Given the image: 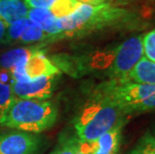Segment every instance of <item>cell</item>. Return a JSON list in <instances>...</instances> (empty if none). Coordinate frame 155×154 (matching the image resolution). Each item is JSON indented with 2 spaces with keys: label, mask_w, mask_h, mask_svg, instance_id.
<instances>
[{
  "label": "cell",
  "mask_w": 155,
  "mask_h": 154,
  "mask_svg": "<svg viewBox=\"0 0 155 154\" xmlns=\"http://www.w3.org/2000/svg\"><path fill=\"white\" fill-rule=\"evenodd\" d=\"M146 26L139 13L106 2L99 5L80 4L68 17L57 19L60 37L82 38L107 30H132Z\"/></svg>",
  "instance_id": "obj_1"
},
{
  "label": "cell",
  "mask_w": 155,
  "mask_h": 154,
  "mask_svg": "<svg viewBox=\"0 0 155 154\" xmlns=\"http://www.w3.org/2000/svg\"><path fill=\"white\" fill-rule=\"evenodd\" d=\"M58 118V107L50 100L14 98L0 126L37 134L51 128Z\"/></svg>",
  "instance_id": "obj_2"
},
{
  "label": "cell",
  "mask_w": 155,
  "mask_h": 154,
  "mask_svg": "<svg viewBox=\"0 0 155 154\" xmlns=\"http://www.w3.org/2000/svg\"><path fill=\"white\" fill-rule=\"evenodd\" d=\"M123 112L104 100L91 98L74 120V128L80 141L93 142L107 131L124 123Z\"/></svg>",
  "instance_id": "obj_3"
},
{
  "label": "cell",
  "mask_w": 155,
  "mask_h": 154,
  "mask_svg": "<svg viewBox=\"0 0 155 154\" xmlns=\"http://www.w3.org/2000/svg\"><path fill=\"white\" fill-rule=\"evenodd\" d=\"M143 56L142 35L128 38L115 48L107 76L110 80H127L128 74Z\"/></svg>",
  "instance_id": "obj_4"
},
{
  "label": "cell",
  "mask_w": 155,
  "mask_h": 154,
  "mask_svg": "<svg viewBox=\"0 0 155 154\" xmlns=\"http://www.w3.org/2000/svg\"><path fill=\"white\" fill-rule=\"evenodd\" d=\"M42 144L37 134L19 130L0 134V154H39Z\"/></svg>",
  "instance_id": "obj_5"
},
{
  "label": "cell",
  "mask_w": 155,
  "mask_h": 154,
  "mask_svg": "<svg viewBox=\"0 0 155 154\" xmlns=\"http://www.w3.org/2000/svg\"><path fill=\"white\" fill-rule=\"evenodd\" d=\"M58 76H43L28 82H12L13 96L19 99L47 100L53 94Z\"/></svg>",
  "instance_id": "obj_6"
},
{
  "label": "cell",
  "mask_w": 155,
  "mask_h": 154,
  "mask_svg": "<svg viewBox=\"0 0 155 154\" xmlns=\"http://www.w3.org/2000/svg\"><path fill=\"white\" fill-rule=\"evenodd\" d=\"M25 72L29 80L43 76H59L60 70L45 55L43 49L38 46L28 57L25 64Z\"/></svg>",
  "instance_id": "obj_7"
},
{
  "label": "cell",
  "mask_w": 155,
  "mask_h": 154,
  "mask_svg": "<svg viewBox=\"0 0 155 154\" xmlns=\"http://www.w3.org/2000/svg\"><path fill=\"white\" fill-rule=\"evenodd\" d=\"M27 18L32 24L38 26L47 34L53 37V40H60V31L57 27V19L48 9H30Z\"/></svg>",
  "instance_id": "obj_8"
},
{
  "label": "cell",
  "mask_w": 155,
  "mask_h": 154,
  "mask_svg": "<svg viewBox=\"0 0 155 154\" xmlns=\"http://www.w3.org/2000/svg\"><path fill=\"white\" fill-rule=\"evenodd\" d=\"M28 7L23 0H0V20L7 25L27 17Z\"/></svg>",
  "instance_id": "obj_9"
},
{
  "label": "cell",
  "mask_w": 155,
  "mask_h": 154,
  "mask_svg": "<svg viewBox=\"0 0 155 154\" xmlns=\"http://www.w3.org/2000/svg\"><path fill=\"white\" fill-rule=\"evenodd\" d=\"M123 124L107 131L96 140V148L92 154H118Z\"/></svg>",
  "instance_id": "obj_10"
},
{
  "label": "cell",
  "mask_w": 155,
  "mask_h": 154,
  "mask_svg": "<svg viewBox=\"0 0 155 154\" xmlns=\"http://www.w3.org/2000/svg\"><path fill=\"white\" fill-rule=\"evenodd\" d=\"M127 80L136 83L155 85V62L148 60L143 56L128 74Z\"/></svg>",
  "instance_id": "obj_11"
},
{
  "label": "cell",
  "mask_w": 155,
  "mask_h": 154,
  "mask_svg": "<svg viewBox=\"0 0 155 154\" xmlns=\"http://www.w3.org/2000/svg\"><path fill=\"white\" fill-rule=\"evenodd\" d=\"M37 47V45L31 47H19L4 52L0 55V68L9 70L19 61L27 59Z\"/></svg>",
  "instance_id": "obj_12"
},
{
  "label": "cell",
  "mask_w": 155,
  "mask_h": 154,
  "mask_svg": "<svg viewBox=\"0 0 155 154\" xmlns=\"http://www.w3.org/2000/svg\"><path fill=\"white\" fill-rule=\"evenodd\" d=\"M54 41L51 35L47 34L38 26L31 24L25 29L19 38L18 42L22 44H33L37 42H51Z\"/></svg>",
  "instance_id": "obj_13"
},
{
  "label": "cell",
  "mask_w": 155,
  "mask_h": 154,
  "mask_svg": "<svg viewBox=\"0 0 155 154\" xmlns=\"http://www.w3.org/2000/svg\"><path fill=\"white\" fill-rule=\"evenodd\" d=\"M31 24L32 23L27 17L20 19V20L16 21L12 24H9L7 26V29H6L5 37L4 40H3V45H11L17 43L20 36L25 31V29Z\"/></svg>",
  "instance_id": "obj_14"
},
{
  "label": "cell",
  "mask_w": 155,
  "mask_h": 154,
  "mask_svg": "<svg viewBox=\"0 0 155 154\" xmlns=\"http://www.w3.org/2000/svg\"><path fill=\"white\" fill-rule=\"evenodd\" d=\"M81 3L76 0H55L50 6V11L56 19L68 17L76 11Z\"/></svg>",
  "instance_id": "obj_15"
},
{
  "label": "cell",
  "mask_w": 155,
  "mask_h": 154,
  "mask_svg": "<svg viewBox=\"0 0 155 154\" xmlns=\"http://www.w3.org/2000/svg\"><path fill=\"white\" fill-rule=\"evenodd\" d=\"M128 154H155V134L153 132L144 134Z\"/></svg>",
  "instance_id": "obj_16"
},
{
  "label": "cell",
  "mask_w": 155,
  "mask_h": 154,
  "mask_svg": "<svg viewBox=\"0 0 155 154\" xmlns=\"http://www.w3.org/2000/svg\"><path fill=\"white\" fill-rule=\"evenodd\" d=\"M49 154H84L79 149V141L77 138H64L60 144Z\"/></svg>",
  "instance_id": "obj_17"
},
{
  "label": "cell",
  "mask_w": 155,
  "mask_h": 154,
  "mask_svg": "<svg viewBox=\"0 0 155 154\" xmlns=\"http://www.w3.org/2000/svg\"><path fill=\"white\" fill-rule=\"evenodd\" d=\"M14 98L15 97L13 96L11 90V85L0 83V121L4 116L12 101L14 100Z\"/></svg>",
  "instance_id": "obj_18"
},
{
  "label": "cell",
  "mask_w": 155,
  "mask_h": 154,
  "mask_svg": "<svg viewBox=\"0 0 155 154\" xmlns=\"http://www.w3.org/2000/svg\"><path fill=\"white\" fill-rule=\"evenodd\" d=\"M142 45L144 57L155 62V29L142 36Z\"/></svg>",
  "instance_id": "obj_19"
},
{
  "label": "cell",
  "mask_w": 155,
  "mask_h": 154,
  "mask_svg": "<svg viewBox=\"0 0 155 154\" xmlns=\"http://www.w3.org/2000/svg\"><path fill=\"white\" fill-rule=\"evenodd\" d=\"M155 110V92L150 95L147 99L142 101L140 104L134 108L132 114H140L143 112H148V111Z\"/></svg>",
  "instance_id": "obj_20"
},
{
  "label": "cell",
  "mask_w": 155,
  "mask_h": 154,
  "mask_svg": "<svg viewBox=\"0 0 155 154\" xmlns=\"http://www.w3.org/2000/svg\"><path fill=\"white\" fill-rule=\"evenodd\" d=\"M55 0H23L25 5L31 9H47Z\"/></svg>",
  "instance_id": "obj_21"
},
{
  "label": "cell",
  "mask_w": 155,
  "mask_h": 154,
  "mask_svg": "<svg viewBox=\"0 0 155 154\" xmlns=\"http://www.w3.org/2000/svg\"><path fill=\"white\" fill-rule=\"evenodd\" d=\"M9 82H12L11 73L8 69H3L0 68V83L2 84H9Z\"/></svg>",
  "instance_id": "obj_22"
},
{
  "label": "cell",
  "mask_w": 155,
  "mask_h": 154,
  "mask_svg": "<svg viewBox=\"0 0 155 154\" xmlns=\"http://www.w3.org/2000/svg\"><path fill=\"white\" fill-rule=\"evenodd\" d=\"M76 1L86 5H99L106 2H111V0H76Z\"/></svg>",
  "instance_id": "obj_23"
},
{
  "label": "cell",
  "mask_w": 155,
  "mask_h": 154,
  "mask_svg": "<svg viewBox=\"0 0 155 154\" xmlns=\"http://www.w3.org/2000/svg\"><path fill=\"white\" fill-rule=\"evenodd\" d=\"M7 24L0 20V45H3V40H4L6 29H7Z\"/></svg>",
  "instance_id": "obj_24"
},
{
  "label": "cell",
  "mask_w": 155,
  "mask_h": 154,
  "mask_svg": "<svg viewBox=\"0 0 155 154\" xmlns=\"http://www.w3.org/2000/svg\"><path fill=\"white\" fill-rule=\"evenodd\" d=\"M153 133H154V134H155V132H153Z\"/></svg>",
  "instance_id": "obj_25"
}]
</instances>
